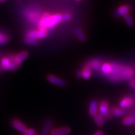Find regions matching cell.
Returning a JSON list of instances; mask_svg holds the SVG:
<instances>
[{
	"label": "cell",
	"mask_w": 135,
	"mask_h": 135,
	"mask_svg": "<svg viewBox=\"0 0 135 135\" xmlns=\"http://www.w3.org/2000/svg\"><path fill=\"white\" fill-rule=\"evenodd\" d=\"M47 35L48 33L46 30H31V31L27 32L26 37L38 40V39L45 38V37L47 36Z\"/></svg>",
	"instance_id": "cell-1"
},
{
	"label": "cell",
	"mask_w": 135,
	"mask_h": 135,
	"mask_svg": "<svg viewBox=\"0 0 135 135\" xmlns=\"http://www.w3.org/2000/svg\"><path fill=\"white\" fill-rule=\"evenodd\" d=\"M61 21H62L61 15L56 14L50 15L48 18V23H47V28H53Z\"/></svg>",
	"instance_id": "cell-2"
},
{
	"label": "cell",
	"mask_w": 135,
	"mask_h": 135,
	"mask_svg": "<svg viewBox=\"0 0 135 135\" xmlns=\"http://www.w3.org/2000/svg\"><path fill=\"white\" fill-rule=\"evenodd\" d=\"M47 80L51 83L56 84V85L59 86L61 87H65L66 85V83L63 79L60 78L56 76L50 75H48L47 77Z\"/></svg>",
	"instance_id": "cell-3"
},
{
	"label": "cell",
	"mask_w": 135,
	"mask_h": 135,
	"mask_svg": "<svg viewBox=\"0 0 135 135\" xmlns=\"http://www.w3.org/2000/svg\"><path fill=\"white\" fill-rule=\"evenodd\" d=\"M11 126H12L13 128L16 129V130L23 133H25V131H26L27 129L25 124H23L21 121L18 119H13L12 121H11Z\"/></svg>",
	"instance_id": "cell-4"
},
{
	"label": "cell",
	"mask_w": 135,
	"mask_h": 135,
	"mask_svg": "<svg viewBox=\"0 0 135 135\" xmlns=\"http://www.w3.org/2000/svg\"><path fill=\"white\" fill-rule=\"evenodd\" d=\"M53 125V121L50 118L46 119L44 123L41 135H50L51 133V128Z\"/></svg>",
	"instance_id": "cell-5"
},
{
	"label": "cell",
	"mask_w": 135,
	"mask_h": 135,
	"mask_svg": "<svg viewBox=\"0 0 135 135\" xmlns=\"http://www.w3.org/2000/svg\"><path fill=\"white\" fill-rule=\"evenodd\" d=\"M71 133V129L69 127H61L53 129L51 131V135H68Z\"/></svg>",
	"instance_id": "cell-6"
},
{
	"label": "cell",
	"mask_w": 135,
	"mask_h": 135,
	"mask_svg": "<svg viewBox=\"0 0 135 135\" xmlns=\"http://www.w3.org/2000/svg\"><path fill=\"white\" fill-rule=\"evenodd\" d=\"M28 56H29V54L27 51H24L20 52V53L17 54L15 56H14L15 62H16L17 65L20 66V65L28 58Z\"/></svg>",
	"instance_id": "cell-7"
},
{
	"label": "cell",
	"mask_w": 135,
	"mask_h": 135,
	"mask_svg": "<svg viewBox=\"0 0 135 135\" xmlns=\"http://www.w3.org/2000/svg\"><path fill=\"white\" fill-rule=\"evenodd\" d=\"M50 15L48 13H45L41 18H40V22H39V30H46L47 28V23Z\"/></svg>",
	"instance_id": "cell-8"
},
{
	"label": "cell",
	"mask_w": 135,
	"mask_h": 135,
	"mask_svg": "<svg viewBox=\"0 0 135 135\" xmlns=\"http://www.w3.org/2000/svg\"><path fill=\"white\" fill-rule=\"evenodd\" d=\"M129 10H130V6L129 5L126 4V5H123L121 6L120 7L118 8L117 11L115 13V16H124V15H126L128 13H129Z\"/></svg>",
	"instance_id": "cell-9"
},
{
	"label": "cell",
	"mask_w": 135,
	"mask_h": 135,
	"mask_svg": "<svg viewBox=\"0 0 135 135\" xmlns=\"http://www.w3.org/2000/svg\"><path fill=\"white\" fill-rule=\"evenodd\" d=\"M98 109V103L96 100H92L90 101L89 105V114L91 116H94L97 114Z\"/></svg>",
	"instance_id": "cell-10"
},
{
	"label": "cell",
	"mask_w": 135,
	"mask_h": 135,
	"mask_svg": "<svg viewBox=\"0 0 135 135\" xmlns=\"http://www.w3.org/2000/svg\"><path fill=\"white\" fill-rule=\"evenodd\" d=\"M99 113L102 116H105L109 110V104L107 101H103L101 103L99 107Z\"/></svg>",
	"instance_id": "cell-11"
},
{
	"label": "cell",
	"mask_w": 135,
	"mask_h": 135,
	"mask_svg": "<svg viewBox=\"0 0 135 135\" xmlns=\"http://www.w3.org/2000/svg\"><path fill=\"white\" fill-rule=\"evenodd\" d=\"M133 104V99L131 98H124L119 103V106L121 108L124 109L129 107Z\"/></svg>",
	"instance_id": "cell-12"
},
{
	"label": "cell",
	"mask_w": 135,
	"mask_h": 135,
	"mask_svg": "<svg viewBox=\"0 0 135 135\" xmlns=\"http://www.w3.org/2000/svg\"><path fill=\"white\" fill-rule=\"evenodd\" d=\"M11 60H10L9 58H7V57H4L1 59V66L3 70H9L10 65H11Z\"/></svg>",
	"instance_id": "cell-13"
},
{
	"label": "cell",
	"mask_w": 135,
	"mask_h": 135,
	"mask_svg": "<svg viewBox=\"0 0 135 135\" xmlns=\"http://www.w3.org/2000/svg\"><path fill=\"white\" fill-rule=\"evenodd\" d=\"M122 123L125 126H129L135 124V116H129V117L124 118L122 121Z\"/></svg>",
	"instance_id": "cell-14"
},
{
	"label": "cell",
	"mask_w": 135,
	"mask_h": 135,
	"mask_svg": "<svg viewBox=\"0 0 135 135\" xmlns=\"http://www.w3.org/2000/svg\"><path fill=\"white\" fill-rule=\"evenodd\" d=\"M75 33L76 34V36L81 41H84L86 40V36L81 29L80 28H76L75 30Z\"/></svg>",
	"instance_id": "cell-15"
},
{
	"label": "cell",
	"mask_w": 135,
	"mask_h": 135,
	"mask_svg": "<svg viewBox=\"0 0 135 135\" xmlns=\"http://www.w3.org/2000/svg\"><path fill=\"white\" fill-rule=\"evenodd\" d=\"M94 120L96 124L98 127H101V126L103 125L104 118L99 114H97L96 115L94 116Z\"/></svg>",
	"instance_id": "cell-16"
},
{
	"label": "cell",
	"mask_w": 135,
	"mask_h": 135,
	"mask_svg": "<svg viewBox=\"0 0 135 135\" xmlns=\"http://www.w3.org/2000/svg\"><path fill=\"white\" fill-rule=\"evenodd\" d=\"M101 71L103 73L106 74V75H108L109 73H110V71L111 70V65L109 63H104L103 64L101 68Z\"/></svg>",
	"instance_id": "cell-17"
},
{
	"label": "cell",
	"mask_w": 135,
	"mask_h": 135,
	"mask_svg": "<svg viewBox=\"0 0 135 135\" xmlns=\"http://www.w3.org/2000/svg\"><path fill=\"white\" fill-rule=\"evenodd\" d=\"M82 73V78H83L85 80H88L90 78L91 76V72L90 69L88 67H86L83 70L81 71Z\"/></svg>",
	"instance_id": "cell-18"
},
{
	"label": "cell",
	"mask_w": 135,
	"mask_h": 135,
	"mask_svg": "<svg viewBox=\"0 0 135 135\" xmlns=\"http://www.w3.org/2000/svg\"><path fill=\"white\" fill-rule=\"evenodd\" d=\"M113 116H115L116 117H120L125 114V111L124 109L122 108H113Z\"/></svg>",
	"instance_id": "cell-19"
},
{
	"label": "cell",
	"mask_w": 135,
	"mask_h": 135,
	"mask_svg": "<svg viewBox=\"0 0 135 135\" xmlns=\"http://www.w3.org/2000/svg\"><path fill=\"white\" fill-rule=\"evenodd\" d=\"M25 43L26 45L35 46V45H36L38 44V40H36V39L30 38V37H26L25 38Z\"/></svg>",
	"instance_id": "cell-20"
},
{
	"label": "cell",
	"mask_w": 135,
	"mask_h": 135,
	"mask_svg": "<svg viewBox=\"0 0 135 135\" xmlns=\"http://www.w3.org/2000/svg\"><path fill=\"white\" fill-rule=\"evenodd\" d=\"M8 41V37L6 35L0 33V45H4Z\"/></svg>",
	"instance_id": "cell-21"
},
{
	"label": "cell",
	"mask_w": 135,
	"mask_h": 135,
	"mask_svg": "<svg viewBox=\"0 0 135 135\" xmlns=\"http://www.w3.org/2000/svg\"><path fill=\"white\" fill-rule=\"evenodd\" d=\"M124 20H125V21L128 26H132L133 24V20L131 18V17L130 15H129V13L126 14V15H124Z\"/></svg>",
	"instance_id": "cell-22"
},
{
	"label": "cell",
	"mask_w": 135,
	"mask_h": 135,
	"mask_svg": "<svg viewBox=\"0 0 135 135\" xmlns=\"http://www.w3.org/2000/svg\"><path fill=\"white\" fill-rule=\"evenodd\" d=\"M61 18H62V21H69L71 20L72 16L70 14V13H65V14H63V15H61Z\"/></svg>",
	"instance_id": "cell-23"
},
{
	"label": "cell",
	"mask_w": 135,
	"mask_h": 135,
	"mask_svg": "<svg viewBox=\"0 0 135 135\" xmlns=\"http://www.w3.org/2000/svg\"><path fill=\"white\" fill-rule=\"evenodd\" d=\"M24 135H35L36 134V131L33 128H30V129H26V130L23 133Z\"/></svg>",
	"instance_id": "cell-24"
},
{
	"label": "cell",
	"mask_w": 135,
	"mask_h": 135,
	"mask_svg": "<svg viewBox=\"0 0 135 135\" xmlns=\"http://www.w3.org/2000/svg\"><path fill=\"white\" fill-rule=\"evenodd\" d=\"M128 84H129V86H130L131 88L135 89V80H134V79H131V80H129V82H128Z\"/></svg>",
	"instance_id": "cell-25"
},
{
	"label": "cell",
	"mask_w": 135,
	"mask_h": 135,
	"mask_svg": "<svg viewBox=\"0 0 135 135\" xmlns=\"http://www.w3.org/2000/svg\"><path fill=\"white\" fill-rule=\"evenodd\" d=\"M76 76L78 78H81L82 77V73L81 71H77L76 73Z\"/></svg>",
	"instance_id": "cell-26"
},
{
	"label": "cell",
	"mask_w": 135,
	"mask_h": 135,
	"mask_svg": "<svg viewBox=\"0 0 135 135\" xmlns=\"http://www.w3.org/2000/svg\"><path fill=\"white\" fill-rule=\"evenodd\" d=\"M94 135H104V134H103V133L102 132V131H97V132Z\"/></svg>",
	"instance_id": "cell-27"
},
{
	"label": "cell",
	"mask_w": 135,
	"mask_h": 135,
	"mask_svg": "<svg viewBox=\"0 0 135 135\" xmlns=\"http://www.w3.org/2000/svg\"><path fill=\"white\" fill-rule=\"evenodd\" d=\"M6 0H0V1H1V2H4V1H6Z\"/></svg>",
	"instance_id": "cell-28"
},
{
	"label": "cell",
	"mask_w": 135,
	"mask_h": 135,
	"mask_svg": "<svg viewBox=\"0 0 135 135\" xmlns=\"http://www.w3.org/2000/svg\"><path fill=\"white\" fill-rule=\"evenodd\" d=\"M76 1H81V0H76Z\"/></svg>",
	"instance_id": "cell-29"
},
{
	"label": "cell",
	"mask_w": 135,
	"mask_h": 135,
	"mask_svg": "<svg viewBox=\"0 0 135 135\" xmlns=\"http://www.w3.org/2000/svg\"><path fill=\"white\" fill-rule=\"evenodd\" d=\"M0 71H1V68H0Z\"/></svg>",
	"instance_id": "cell-30"
},
{
	"label": "cell",
	"mask_w": 135,
	"mask_h": 135,
	"mask_svg": "<svg viewBox=\"0 0 135 135\" xmlns=\"http://www.w3.org/2000/svg\"><path fill=\"white\" fill-rule=\"evenodd\" d=\"M35 135H38V134H35Z\"/></svg>",
	"instance_id": "cell-31"
}]
</instances>
